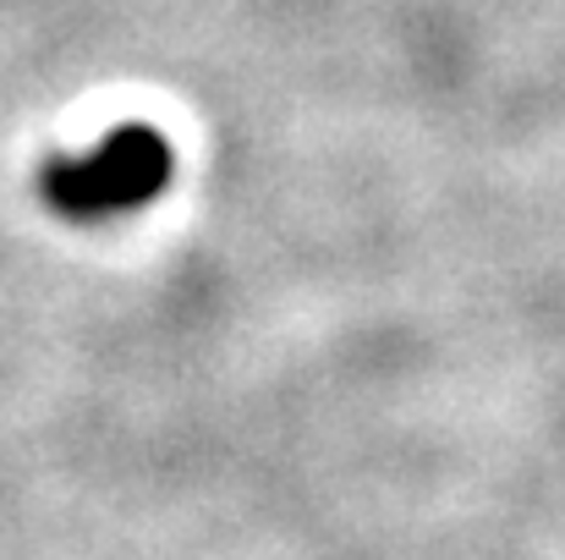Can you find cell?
Segmentation results:
<instances>
[{"label": "cell", "instance_id": "obj_1", "mask_svg": "<svg viewBox=\"0 0 565 560\" xmlns=\"http://www.w3.org/2000/svg\"><path fill=\"white\" fill-rule=\"evenodd\" d=\"M171 182V144L149 127H116L83 155H61L44 166V203L66 220H110L149 203Z\"/></svg>", "mask_w": 565, "mask_h": 560}]
</instances>
